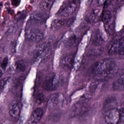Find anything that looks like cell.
I'll return each instance as SVG.
<instances>
[{
  "label": "cell",
  "instance_id": "30bf717a",
  "mask_svg": "<svg viewBox=\"0 0 124 124\" xmlns=\"http://www.w3.org/2000/svg\"><path fill=\"white\" fill-rule=\"evenodd\" d=\"M117 102L114 97H110L105 100L103 104V109L106 112L114 108H116Z\"/></svg>",
  "mask_w": 124,
  "mask_h": 124
},
{
  "label": "cell",
  "instance_id": "ffe728a7",
  "mask_svg": "<svg viewBox=\"0 0 124 124\" xmlns=\"http://www.w3.org/2000/svg\"><path fill=\"white\" fill-rule=\"evenodd\" d=\"M15 69L19 72H23L25 70V65L24 62L22 60H18L15 62Z\"/></svg>",
  "mask_w": 124,
  "mask_h": 124
},
{
  "label": "cell",
  "instance_id": "603a6c76",
  "mask_svg": "<svg viewBox=\"0 0 124 124\" xmlns=\"http://www.w3.org/2000/svg\"><path fill=\"white\" fill-rule=\"evenodd\" d=\"M120 122H124V100L122 103L119 110Z\"/></svg>",
  "mask_w": 124,
  "mask_h": 124
},
{
  "label": "cell",
  "instance_id": "83f0119b",
  "mask_svg": "<svg viewBox=\"0 0 124 124\" xmlns=\"http://www.w3.org/2000/svg\"><path fill=\"white\" fill-rule=\"evenodd\" d=\"M117 2L119 4H122L124 3V0H117Z\"/></svg>",
  "mask_w": 124,
  "mask_h": 124
},
{
  "label": "cell",
  "instance_id": "8fae6325",
  "mask_svg": "<svg viewBox=\"0 0 124 124\" xmlns=\"http://www.w3.org/2000/svg\"><path fill=\"white\" fill-rule=\"evenodd\" d=\"M43 114V110L41 108L36 109L31 114L30 121L32 124H36L38 123L42 118Z\"/></svg>",
  "mask_w": 124,
  "mask_h": 124
},
{
  "label": "cell",
  "instance_id": "6da1fadb",
  "mask_svg": "<svg viewBox=\"0 0 124 124\" xmlns=\"http://www.w3.org/2000/svg\"><path fill=\"white\" fill-rule=\"evenodd\" d=\"M118 71V67L112 59H106L97 62L93 69V73L97 78L106 79L113 77Z\"/></svg>",
  "mask_w": 124,
  "mask_h": 124
},
{
  "label": "cell",
  "instance_id": "e0dca14e",
  "mask_svg": "<svg viewBox=\"0 0 124 124\" xmlns=\"http://www.w3.org/2000/svg\"><path fill=\"white\" fill-rule=\"evenodd\" d=\"M113 19L111 12L109 10H106L103 12L102 20L104 24L107 23Z\"/></svg>",
  "mask_w": 124,
  "mask_h": 124
},
{
  "label": "cell",
  "instance_id": "277c9868",
  "mask_svg": "<svg viewBox=\"0 0 124 124\" xmlns=\"http://www.w3.org/2000/svg\"><path fill=\"white\" fill-rule=\"evenodd\" d=\"M76 8V4L74 2L65 3L60 7L57 14L62 17L68 16L75 12Z\"/></svg>",
  "mask_w": 124,
  "mask_h": 124
},
{
  "label": "cell",
  "instance_id": "4fadbf2b",
  "mask_svg": "<svg viewBox=\"0 0 124 124\" xmlns=\"http://www.w3.org/2000/svg\"><path fill=\"white\" fill-rule=\"evenodd\" d=\"M9 113L11 117L16 118L19 116L20 114L19 108L17 103L12 102L8 106Z\"/></svg>",
  "mask_w": 124,
  "mask_h": 124
},
{
  "label": "cell",
  "instance_id": "7402d4cb",
  "mask_svg": "<svg viewBox=\"0 0 124 124\" xmlns=\"http://www.w3.org/2000/svg\"><path fill=\"white\" fill-rule=\"evenodd\" d=\"M44 95L43 93H39L36 95L35 97V101L38 104H41L44 100Z\"/></svg>",
  "mask_w": 124,
  "mask_h": 124
},
{
  "label": "cell",
  "instance_id": "5bb4252c",
  "mask_svg": "<svg viewBox=\"0 0 124 124\" xmlns=\"http://www.w3.org/2000/svg\"><path fill=\"white\" fill-rule=\"evenodd\" d=\"M100 13V9H95L92 11L90 15L87 19V20L90 23H94L96 22Z\"/></svg>",
  "mask_w": 124,
  "mask_h": 124
},
{
  "label": "cell",
  "instance_id": "2e32d148",
  "mask_svg": "<svg viewBox=\"0 0 124 124\" xmlns=\"http://www.w3.org/2000/svg\"><path fill=\"white\" fill-rule=\"evenodd\" d=\"M76 36L72 35L68 38L65 41L64 44L66 48H70L73 47L76 43Z\"/></svg>",
  "mask_w": 124,
  "mask_h": 124
},
{
  "label": "cell",
  "instance_id": "ac0fdd59",
  "mask_svg": "<svg viewBox=\"0 0 124 124\" xmlns=\"http://www.w3.org/2000/svg\"><path fill=\"white\" fill-rule=\"evenodd\" d=\"M106 32L109 34H112L114 32L115 30V20L113 19L107 23L104 24Z\"/></svg>",
  "mask_w": 124,
  "mask_h": 124
},
{
  "label": "cell",
  "instance_id": "ba28073f",
  "mask_svg": "<svg viewBox=\"0 0 124 124\" xmlns=\"http://www.w3.org/2000/svg\"><path fill=\"white\" fill-rule=\"evenodd\" d=\"M44 34L38 30H30L26 31L25 37L29 40L38 42L41 41L44 38Z\"/></svg>",
  "mask_w": 124,
  "mask_h": 124
},
{
  "label": "cell",
  "instance_id": "d6986e66",
  "mask_svg": "<svg viewBox=\"0 0 124 124\" xmlns=\"http://www.w3.org/2000/svg\"><path fill=\"white\" fill-rule=\"evenodd\" d=\"M103 40L99 33H95L92 38V43L96 46H100L103 44Z\"/></svg>",
  "mask_w": 124,
  "mask_h": 124
},
{
  "label": "cell",
  "instance_id": "d4e9b609",
  "mask_svg": "<svg viewBox=\"0 0 124 124\" xmlns=\"http://www.w3.org/2000/svg\"><path fill=\"white\" fill-rule=\"evenodd\" d=\"M8 77H6V78H4L2 79L0 83V89H2L5 86V84H6L8 80Z\"/></svg>",
  "mask_w": 124,
  "mask_h": 124
},
{
  "label": "cell",
  "instance_id": "5b68a950",
  "mask_svg": "<svg viewBox=\"0 0 124 124\" xmlns=\"http://www.w3.org/2000/svg\"><path fill=\"white\" fill-rule=\"evenodd\" d=\"M105 120L108 124H117L120 122L119 110L117 108H114L106 112Z\"/></svg>",
  "mask_w": 124,
  "mask_h": 124
},
{
  "label": "cell",
  "instance_id": "8992f818",
  "mask_svg": "<svg viewBox=\"0 0 124 124\" xmlns=\"http://www.w3.org/2000/svg\"><path fill=\"white\" fill-rule=\"evenodd\" d=\"M49 44L47 42H44L39 45L36 49L33 54L34 59H37L41 57H45L50 54Z\"/></svg>",
  "mask_w": 124,
  "mask_h": 124
},
{
  "label": "cell",
  "instance_id": "4316f807",
  "mask_svg": "<svg viewBox=\"0 0 124 124\" xmlns=\"http://www.w3.org/2000/svg\"><path fill=\"white\" fill-rule=\"evenodd\" d=\"M106 0H98V3L99 5H102L105 2Z\"/></svg>",
  "mask_w": 124,
  "mask_h": 124
},
{
  "label": "cell",
  "instance_id": "3957f363",
  "mask_svg": "<svg viewBox=\"0 0 124 124\" xmlns=\"http://www.w3.org/2000/svg\"><path fill=\"white\" fill-rule=\"evenodd\" d=\"M60 83V77L57 74L50 75L44 82V89L47 91H52L57 89Z\"/></svg>",
  "mask_w": 124,
  "mask_h": 124
},
{
  "label": "cell",
  "instance_id": "52a82bcc",
  "mask_svg": "<svg viewBox=\"0 0 124 124\" xmlns=\"http://www.w3.org/2000/svg\"><path fill=\"white\" fill-rule=\"evenodd\" d=\"M63 98L59 93H54L49 98L47 102V106L50 110L57 108L61 104Z\"/></svg>",
  "mask_w": 124,
  "mask_h": 124
},
{
  "label": "cell",
  "instance_id": "7c38bea8",
  "mask_svg": "<svg viewBox=\"0 0 124 124\" xmlns=\"http://www.w3.org/2000/svg\"><path fill=\"white\" fill-rule=\"evenodd\" d=\"M113 88L116 91L124 90V72L114 82L113 85Z\"/></svg>",
  "mask_w": 124,
  "mask_h": 124
},
{
  "label": "cell",
  "instance_id": "9a60e30c",
  "mask_svg": "<svg viewBox=\"0 0 124 124\" xmlns=\"http://www.w3.org/2000/svg\"><path fill=\"white\" fill-rule=\"evenodd\" d=\"M64 24L62 20L60 19H55L51 24V28L52 30H56L60 29Z\"/></svg>",
  "mask_w": 124,
  "mask_h": 124
},
{
  "label": "cell",
  "instance_id": "9c48e42d",
  "mask_svg": "<svg viewBox=\"0 0 124 124\" xmlns=\"http://www.w3.org/2000/svg\"><path fill=\"white\" fill-rule=\"evenodd\" d=\"M74 55L73 54L65 56L61 60V66L63 68L66 70L72 68L74 63Z\"/></svg>",
  "mask_w": 124,
  "mask_h": 124
},
{
  "label": "cell",
  "instance_id": "484cf974",
  "mask_svg": "<svg viewBox=\"0 0 124 124\" xmlns=\"http://www.w3.org/2000/svg\"><path fill=\"white\" fill-rule=\"evenodd\" d=\"M74 20V17H71L70 19H69L68 20L67 22V24L68 26H70V25L72 24V23L73 22V21Z\"/></svg>",
  "mask_w": 124,
  "mask_h": 124
},
{
  "label": "cell",
  "instance_id": "7a4b0ae2",
  "mask_svg": "<svg viewBox=\"0 0 124 124\" xmlns=\"http://www.w3.org/2000/svg\"><path fill=\"white\" fill-rule=\"evenodd\" d=\"M109 54L113 58H124V39H121L113 42L109 50Z\"/></svg>",
  "mask_w": 124,
  "mask_h": 124
},
{
  "label": "cell",
  "instance_id": "cb8c5ba5",
  "mask_svg": "<svg viewBox=\"0 0 124 124\" xmlns=\"http://www.w3.org/2000/svg\"><path fill=\"white\" fill-rule=\"evenodd\" d=\"M8 57H5L4 58L3 61L1 64V67L3 70H5L6 68L8 65Z\"/></svg>",
  "mask_w": 124,
  "mask_h": 124
},
{
  "label": "cell",
  "instance_id": "44dd1931",
  "mask_svg": "<svg viewBox=\"0 0 124 124\" xmlns=\"http://www.w3.org/2000/svg\"><path fill=\"white\" fill-rule=\"evenodd\" d=\"M51 0H43L40 4V7L43 10H46L49 9L51 5Z\"/></svg>",
  "mask_w": 124,
  "mask_h": 124
}]
</instances>
